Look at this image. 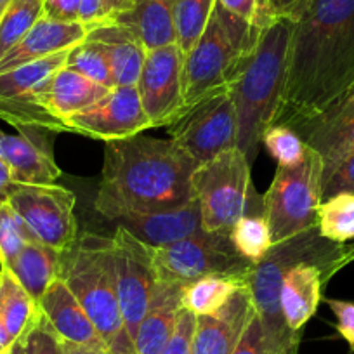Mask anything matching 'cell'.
<instances>
[{
	"mask_svg": "<svg viewBox=\"0 0 354 354\" xmlns=\"http://www.w3.org/2000/svg\"><path fill=\"white\" fill-rule=\"evenodd\" d=\"M42 16V0H12L0 15V59L25 39Z\"/></svg>",
	"mask_w": 354,
	"mask_h": 354,
	"instance_id": "32",
	"label": "cell"
},
{
	"mask_svg": "<svg viewBox=\"0 0 354 354\" xmlns=\"http://www.w3.org/2000/svg\"><path fill=\"white\" fill-rule=\"evenodd\" d=\"M156 280L186 287L209 274H224L248 280L252 264L234 248L230 234L202 231L167 247H149Z\"/></svg>",
	"mask_w": 354,
	"mask_h": 354,
	"instance_id": "9",
	"label": "cell"
},
{
	"mask_svg": "<svg viewBox=\"0 0 354 354\" xmlns=\"http://www.w3.org/2000/svg\"><path fill=\"white\" fill-rule=\"evenodd\" d=\"M8 270L39 304L49 285L61 278L63 252L40 241H33L19 252L18 257L8 266Z\"/></svg>",
	"mask_w": 354,
	"mask_h": 354,
	"instance_id": "27",
	"label": "cell"
},
{
	"mask_svg": "<svg viewBox=\"0 0 354 354\" xmlns=\"http://www.w3.org/2000/svg\"><path fill=\"white\" fill-rule=\"evenodd\" d=\"M262 145L278 162V165L294 167L302 162L308 153V145L299 132L285 125H271L262 136Z\"/></svg>",
	"mask_w": 354,
	"mask_h": 354,
	"instance_id": "36",
	"label": "cell"
},
{
	"mask_svg": "<svg viewBox=\"0 0 354 354\" xmlns=\"http://www.w3.org/2000/svg\"><path fill=\"white\" fill-rule=\"evenodd\" d=\"M103 19V0H80V9H78V21L88 26L100 25Z\"/></svg>",
	"mask_w": 354,
	"mask_h": 354,
	"instance_id": "44",
	"label": "cell"
},
{
	"mask_svg": "<svg viewBox=\"0 0 354 354\" xmlns=\"http://www.w3.org/2000/svg\"><path fill=\"white\" fill-rule=\"evenodd\" d=\"M346 96H354V84L351 85V88H349V93L346 94Z\"/></svg>",
	"mask_w": 354,
	"mask_h": 354,
	"instance_id": "52",
	"label": "cell"
},
{
	"mask_svg": "<svg viewBox=\"0 0 354 354\" xmlns=\"http://www.w3.org/2000/svg\"><path fill=\"white\" fill-rule=\"evenodd\" d=\"M322 192V158L309 146L304 160L297 165L277 167L273 183L262 196V214L270 226L273 245L318 226Z\"/></svg>",
	"mask_w": 354,
	"mask_h": 354,
	"instance_id": "7",
	"label": "cell"
},
{
	"mask_svg": "<svg viewBox=\"0 0 354 354\" xmlns=\"http://www.w3.org/2000/svg\"><path fill=\"white\" fill-rule=\"evenodd\" d=\"M68 50L46 59L0 73V120L12 127H35L47 132H68V127L54 118L37 101V88L59 68L64 66Z\"/></svg>",
	"mask_w": 354,
	"mask_h": 354,
	"instance_id": "12",
	"label": "cell"
},
{
	"mask_svg": "<svg viewBox=\"0 0 354 354\" xmlns=\"http://www.w3.org/2000/svg\"><path fill=\"white\" fill-rule=\"evenodd\" d=\"M354 261V243L349 245V247H346V250H344V255H342V268L344 266H347L349 262Z\"/></svg>",
	"mask_w": 354,
	"mask_h": 354,
	"instance_id": "50",
	"label": "cell"
},
{
	"mask_svg": "<svg viewBox=\"0 0 354 354\" xmlns=\"http://www.w3.org/2000/svg\"><path fill=\"white\" fill-rule=\"evenodd\" d=\"M108 91L110 88L104 85L96 84L84 75L63 66L54 71L37 88V101L54 118L66 125L68 118L96 104L97 101L106 96Z\"/></svg>",
	"mask_w": 354,
	"mask_h": 354,
	"instance_id": "22",
	"label": "cell"
},
{
	"mask_svg": "<svg viewBox=\"0 0 354 354\" xmlns=\"http://www.w3.org/2000/svg\"><path fill=\"white\" fill-rule=\"evenodd\" d=\"M8 354H63V340L40 313L39 318L12 342Z\"/></svg>",
	"mask_w": 354,
	"mask_h": 354,
	"instance_id": "37",
	"label": "cell"
},
{
	"mask_svg": "<svg viewBox=\"0 0 354 354\" xmlns=\"http://www.w3.org/2000/svg\"><path fill=\"white\" fill-rule=\"evenodd\" d=\"M198 165L174 139L138 134L104 142L94 209L108 221L179 209L195 198Z\"/></svg>",
	"mask_w": 354,
	"mask_h": 354,
	"instance_id": "2",
	"label": "cell"
},
{
	"mask_svg": "<svg viewBox=\"0 0 354 354\" xmlns=\"http://www.w3.org/2000/svg\"><path fill=\"white\" fill-rule=\"evenodd\" d=\"M183 287L156 283L148 313L136 333V354H160L176 330L181 304Z\"/></svg>",
	"mask_w": 354,
	"mask_h": 354,
	"instance_id": "25",
	"label": "cell"
},
{
	"mask_svg": "<svg viewBox=\"0 0 354 354\" xmlns=\"http://www.w3.org/2000/svg\"><path fill=\"white\" fill-rule=\"evenodd\" d=\"M261 33V30L231 15L216 0L202 37L185 57L179 117L205 97L230 87L248 54L257 46Z\"/></svg>",
	"mask_w": 354,
	"mask_h": 354,
	"instance_id": "6",
	"label": "cell"
},
{
	"mask_svg": "<svg viewBox=\"0 0 354 354\" xmlns=\"http://www.w3.org/2000/svg\"><path fill=\"white\" fill-rule=\"evenodd\" d=\"M344 250V245L323 238L316 226L274 243L266 257L254 264L248 277L252 304L266 335L281 354H297L302 339V333L288 328L281 315L280 288L285 271L297 262L308 261L322 266L330 280L337 271L342 270Z\"/></svg>",
	"mask_w": 354,
	"mask_h": 354,
	"instance_id": "5",
	"label": "cell"
},
{
	"mask_svg": "<svg viewBox=\"0 0 354 354\" xmlns=\"http://www.w3.org/2000/svg\"><path fill=\"white\" fill-rule=\"evenodd\" d=\"M299 134L322 158L325 185L337 167L354 153V96L344 97Z\"/></svg>",
	"mask_w": 354,
	"mask_h": 354,
	"instance_id": "18",
	"label": "cell"
},
{
	"mask_svg": "<svg viewBox=\"0 0 354 354\" xmlns=\"http://www.w3.org/2000/svg\"><path fill=\"white\" fill-rule=\"evenodd\" d=\"M111 238H113L118 304L129 337L134 342L139 325L148 313L158 280L153 270L151 252L148 245L139 241L134 234L122 226H117Z\"/></svg>",
	"mask_w": 354,
	"mask_h": 354,
	"instance_id": "13",
	"label": "cell"
},
{
	"mask_svg": "<svg viewBox=\"0 0 354 354\" xmlns=\"http://www.w3.org/2000/svg\"><path fill=\"white\" fill-rule=\"evenodd\" d=\"M66 125L70 132L104 142L132 138L151 129L138 87L110 88L103 100L68 118Z\"/></svg>",
	"mask_w": 354,
	"mask_h": 354,
	"instance_id": "15",
	"label": "cell"
},
{
	"mask_svg": "<svg viewBox=\"0 0 354 354\" xmlns=\"http://www.w3.org/2000/svg\"><path fill=\"white\" fill-rule=\"evenodd\" d=\"M254 313L250 287L245 283L219 311L196 316L193 354H233Z\"/></svg>",
	"mask_w": 354,
	"mask_h": 354,
	"instance_id": "17",
	"label": "cell"
},
{
	"mask_svg": "<svg viewBox=\"0 0 354 354\" xmlns=\"http://www.w3.org/2000/svg\"><path fill=\"white\" fill-rule=\"evenodd\" d=\"M301 2L302 0H271V6L277 16H290Z\"/></svg>",
	"mask_w": 354,
	"mask_h": 354,
	"instance_id": "47",
	"label": "cell"
},
{
	"mask_svg": "<svg viewBox=\"0 0 354 354\" xmlns=\"http://www.w3.org/2000/svg\"><path fill=\"white\" fill-rule=\"evenodd\" d=\"M0 158L8 163L16 185H56L61 177L47 131L18 129V134H0Z\"/></svg>",
	"mask_w": 354,
	"mask_h": 354,
	"instance_id": "16",
	"label": "cell"
},
{
	"mask_svg": "<svg viewBox=\"0 0 354 354\" xmlns=\"http://www.w3.org/2000/svg\"><path fill=\"white\" fill-rule=\"evenodd\" d=\"M0 315L12 342L40 315L35 299L21 287L8 268H0Z\"/></svg>",
	"mask_w": 354,
	"mask_h": 354,
	"instance_id": "28",
	"label": "cell"
},
{
	"mask_svg": "<svg viewBox=\"0 0 354 354\" xmlns=\"http://www.w3.org/2000/svg\"><path fill=\"white\" fill-rule=\"evenodd\" d=\"M233 354H281L266 335L259 316L252 315L240 342L234 347Z\"/></svg>",
	"mask_w": 354,
	"mask_h": 354,
	"instance_id": "39",
	"label": "cell"
},
{
	"mask_svg": "<svg viewBox=\"0 0 354 354\" xmlns=\"http://www.w3.org/2000/svg\"><path fill=\"white\" fill-rule=\"evenodd\" d=\"M185 57L177 44L146 54L136 87L151 127H169L181 113Z\"/></svg>",
	"mask_w": 354,
	"mask_h": 354,
	"instance_id": "14",
	"label": "cell"
},
{
	"mask_svg": "<svg viewBox=\"0 0 354 354\" xmlns=\"http://www.w3.org/2000/svg\"><path fill=\"white\" fill-rule=\"evenodd\" d=\"M340 193H353L354 195V153H351L335 172L328 177V181L323 185L322 200L330 196L340 195Z\"/></svg>",
	"mask_w": 354,
	"mask_h": 354,
	"instance_id": "41",
	"label": "cell"
},
{
	"mask_svg": "<svg viewBox=\"0 0 354 354\" xmlns=\"http://www.w3.org/2000/svg\"><path fill=\"white\" fill-rule=\"evenodd\" d=\"M88 40L100 44L110 66L115 87H136L146 54L138 37L118 23L106 21L88 30Z\"/></svg>",
	"mask_w": 354,
	"mask_h": 354,
	"instance_id": "24",
	"label": "cell"
},
{
	"mask_svg": "<svg viewBox=\"0 0 354 354\" xmlns=\"http://www.w3.org/2000/svg\"><path fill=\"white\" fill-rule=\"evenodd\" d=\"M8 202L40 243L68 252L78 238L73 192L57 185H16Z\"/></svg>",
	"mask_w": 354,
	"mask_h": 354,
	"instance_id": "10",
	"label": "cell"
},
{
	"mask_svg": "<svg viewBox=\"0 0 354 354\" xmlns=\"http://www.w3.org/2000/svg\"><path fill=\"white\" fill-rule=\"evenodd\" d=\"M87 35L88 26L84 23L56 21L42 16L26 33L25 39L0 59V73L70 50L71 47L84 42Z\"/></svg>",
	"mask_w": 354,
	"mask_h": 354,
	"instance_id": "19",
	"label": "cell"
},
{
	"mask_svg": "<svg viewBox=\"0 0 354 354\" xmlns=\"http://www.w3.org/2000/svg\"><path fill=\"white\" fill-rule=\"evenodd\" d=\"M216 0H174V26L177 46L186 54L195 47L202 37Z\"/></svg>",
	"mask_w": 354,
	"mask_h": 354,
	"instance_id": "33",
	"label": "cell"
},
{
	"mask_svg": "<svg viewBox=\"0 0 354 354\" xmlns=\"http://www.w3.org/2000/svg\"><path fill=\"white\" fill-rule=\"evenodd\" d=\"M11 2H12V0H0V15H2L6 9H8V6L11 4Z\"/></svg>",
	"mask_w": 354,
	"mask_h": 354,
	"instance_id": "51",
	"label": "cell"
},
{
	"mask_svg": "<svg viewBox=\"0 0 354 354\" xmlns=\"http://www.w3.org/2000/svg\"><path fill=\"white\" fill-rule=\"evenodd\" d=\"M63 354H106L103 349H96V347L80 346V344L64 342L63 340Z\"/></svg>",
	"mask_w": 354,
	"mask_h": 354,
	"instance_id": "48",
	"label": "cell"
},
{
	"mask_svg": "<svg viewBox=\"0 0 354 354\" xmlns=\"http://www.w3.org/2000/svg\"><path fill=\"white\" fill-rule=\"evenodd\" d=\"M44 16L56 21H78L80 0H42Z\"/></svg>",
	"mask_w": 354,
	"mask_h": 354,
	"instance_id": "43",
	"label": "cell"
},
{
	"mask_svg": "<svg viewBox=\"0 0 354 354\" xmlns=\"http://www.w3.org/2000/svg\"><path fill=\"white\" fill-rule=\"evenodd\" d=\"M39 241L9 202L0 203V268H8L28 243Z\"/></svg>",
	"mask_w": 354,
	"mask_h": 354,
	"instance_id": "34",
	"label": "cell"
},
{
	"mask_svg": "<svg viewBox=\"0 0 354 354\" xmlns=\"http://www.w3.org/2000/svg\"><path fill=\"white\" fill-rule=\"evenodd\" d=\"M318 231L323 238L344 245L354 240V195L340 193L323 200L318 209Z\"/></svg>",
	"mask_w": 354,
	"mask_h": 354,
	"instance_id": "31",
	"label": "cell"
},
{
	"mask_svg": "<svg viewBox=\"0 0 354 354\" xmlns=\"http://www.w3.org/2000/svg\"><path fill=\"white\" fill-rule=\"evenodd\" d=\"M113 23L131 30L148 53L177 44L174 0H132L131 8L118 15Z\"/></svg>",
	"mask_w": 354,
	"mask_h": 354,
	"instance_id": "26",
	"label": "cell"
},
{
	"mask_svg": "<svg viewBox=\"0 0 354 354\" xmlns=\"http://www.w3.org/2000/svg\"><path fill=\"white\" fill-rule=\"evenodd\" d=\"M64 66L77 71V73L84 75L88 80L104 85V87H115L113 77H111L106 57H104L100 44L94 42V40L85 39L82 44L71 47V49L68 50V57Z\"/></svg>",
	"mask_w": 354,
	"mask_h": 354,
	"instance_id": "35",
	"label": "cell"
},
{
	"mask_svg": "<svg viewBox=\"0 0 354 354\" xmlns=\"http://www.w3.org/2000/svg\"><path fill=\"white\" fill-rule=\"evenodd\" d=\"M132 0H103V19L101 23L113 21L118 15L131 8Z\"/></svg>",
	"mask_w": 354,
	"mask_h": 354,
	"instance_id": "45",
	"label": "cell"
},
{
	"mask_svg": "<svg viewBox=\"0 0 354 354\" xmlns=\"http://www.w3.org/2000/svg\"><path fill=\"white\" fill-rule=\"evenodd\" d=\"M292 30L290 16H278L261 33L257 46L227 87L236 110V148L247 156L250 167L257 158L262 136L273 125L277 115Z\"/></svg>",
	"mask_w": 354,
	"mask_h": 354,
	"instance_id": "3",
	"label": "cell"
},
{
	"mask_svg": "<svg viewBox=\"0 0 354 354\" xmlns=\"http://www.w3.org/2000/svg\"><path fill=\"white\" fill-rule=\"evenodd\" d=\"M12 346V339L9 337L8 330H6L4 319H2V315H0V354H8L9 349Z\"/></svg>",
	"mask_w": 354,
	"mask_h": 354,
	"instance_id": "49",
	"label": "cell"
},
{
	"mask_svg": "<svg viewBox=\"0 0 354 354\" xmlns=\"http://www.w3.org/2000/svg\"><path fill=\"white\" fill-rule=\"evenodd\" d=\"M326 304L337 318V332L349 344L351 353H354V302L328 299Z\"/></svg>",
	"mask_w": 354,
	"mask_h": 354,
	"instance_id": "42",
	"label": "cell"
},
{
	"mask_svg": "<svg viewBox=\"0 0 354 354\" xmlns=\"http://www.w3.org/2000/svg\"><path fill=\"white\" fill-rule=\"evenodd\" d=\"M196 316L183 308L179 311L176 330L160 354H193V335H195Z\"/></svg>",
	"mask_w": 354,
	"mask_h": 354,
	"instance_id": "40",
	"label": "cell"
},
{
	"mask_svg": "<svg viewBox=\"0 0 354 354\" xmlns=\"http://www.w3.org/2000/svg\"><path fill=\"white\" fill-rule=\"evenodd\" d=\"M167 129L170 139L186 149L200 165L236 148V110L227 88L205 97Z\"/></svg>",
	"mask_w": 354,
	"mask_h": 354,
	"instance_id": "11",
	"label": "cell"
},
{
	"mask_svg": "<svg viewBox=\"0 0 354 354\" xmlns=\"http://www.w3.org/2000/svg\"><path fill=\"white\" fill-rule=\"evenodd\" d=\"M219 4L231 15L238 16L261 32H264L278 18L271 0H219Z\"/></svg>",
	"mask_w": 354,
	"mask_h": 354,
	"instance_id": "38",
	"label": "cell"
},
{
	"mask_svg": "<svg viewBox=\"0 0 354 354\" xmlns=\"http://www.w3.org/2000/svg\"><path fill=\"white\" fill-rule=\"evenodd\" d=\"M0 134H2V132H0Z\"/></svg>",
	"mask_w": 354,
	"mask_h": 354,
	"instance_id": "53",
	"label": "cell"
},
{
	"mask_svg": "<svg viewBox=\"0 0 354 354\" xmlns=\"http://www.w3.org/2000/svg\"><path fill=\"white\" fill-rule=\"evenodd\" d=\"M325 281H328L326 273L315 262H297L285 271L280 288V306L288 328L302 333L304 325L315 316L322 302Z\"/></svg>",
	"mask_w": 354,
	"mask_h": 354,
	"instance_id": "23",
	"label": "cell"
},
{
	"mask_svg": "<svg viewBox=\"0 0 354 354\" xmlns=\"http://www.w3.org/2000/svg\"><path fill=\"white\" fill-rule=\"evenodd\" d=\"M230 238L241 257L257 264L273 247L270 226L262 214V198L257 205L250 203L245 216L230 231Z\"/></svg>",
	"mask_w": 354,
	"mask_h": 354,
	"instance_id": "30",
	"label": "cell"
},
{
	"mask_svg": "<svg viewBox=\"0 0 354 354\" xmlns=\"http://www.w3.org/2000/svg\"><path fill=\"white\" fill-rule=\"evenodd\" d=\"M61 278L96 326L106 354H136L118 304L113 238L78 234L73 247L63 254Z\"/></svg>",
	"mask_w": 354,
	"mask_h": 354,
	"instance_id": "4",
	"label": "cell"
},
{
	"mask_svg": "<svg viewBox=\"0 0 354 354\" xmlns=\"http://www.w3.org/2000/svg\"><path fill=\"white\" fill-rule=\"evenodd\" d=\"M39 308L61 340L104 351L96 326L63 278H57L49 285L46 294L40 297Z\"/></svg>",
	"mask_w": 354,
	"mask_h": 354,
	"instance_id": "20",
	"label": "cell"
},
{
	"mask_svg": "<svg viewBox=\"0 0 354 354\" xmlns=\"http://www.w3.org/2000/svg\"><path fill=\"white\" fill-rule=\"evenodd\" d=\"M193 196L200 205L203 231L230 234L255 196L247 156L233 148L198 165L193 174Z\"/></svg>",
	"mask_w": 354,
	"mask_h": 354,
	"instance_id": "8",
	"label": "cell"
},
{
	"mask_svg": "<svg viewBox=\"0 0 354 354\" xmlns=\"http://www.w3.org/2000/svg\"><path fill=\"white\" fill-rule=\"evenodd\" d=\"M245 283H248V280L243 278L209 274L183 287L181 304L195 316L214 315Z\"/></svg>",
	"mask_w": 354,
	"mask_h": 354,
	"instance_id": "29",
	"label": "cell"
},
{
	"mask_svg": "<svg viewBox=\"0 0 354 354\" xmlns=\"http://www.w3.org/2000/svg\"><path fill=\"white\" fill-rule=\"evenodd\" d=\"M12 186H15V183H12L11 170H9L8 163L0 158V203L8 202Z\"/></svg>",
	"mask_w": 354,
	"mask_h": 354,
	"instance_id": "46",
	"label": "cell"
},
{
	"mask_svg": "<svg viewBox=\"0 0 354 354\" xmlns=\"http://www.w3.org/2000/svg\"><path fill=\"white\" fill-rule=\"evenodd\" d=\"M290 18L294 30L273 125L301 132L354 84V0H302Z\"/></svg>",
	"mask_w": 354,
	"mask_h": 354,
	"instance_id": "1",
	"label": "cell"
},
{
	"mask_svg": "<svg viewBox=\"0 0 354 354\" xmlns=\"http://www.w3.org/2000/svg\"><path fill=\"white\" fill-rule=\"evenodd\" d=\"M115 223L148 247H167L203 231L202 212L195 198L179 209L127 216Z\"/></svg>",
	"mask_w": 354,
	"mask_h": 354,
	"instance_id": "21",
	"label": "cell"
}]
</instances>
